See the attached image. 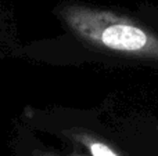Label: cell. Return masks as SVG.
<instances>
[{"instance_id":"cell-2","label":"cell","mask_w":158,"mask_h":156,"mask_svg":"<svg viewBox=\"0 0 158 156\" xmlns=\"http://www.w3.org/2000/svg\"><path fill=\"white\" fill-rule=\"evenodd\" d=\"M18 119L89 156H158V118H121L100 108L25 105Z\"/></svg>"},{"instance_id":"cell-4","label":"cell","mask_w":158,"mask_h":156,"mask_svg":"<svg viewBox=\"0 0 158 156\" xmlns=\"http://www.w3.org/2000/svg\"><path fill=\"white\" fill-rule=\"evenodd\" d=\"M15 33L14 28L11 26L10 21L0 10V64L7 57H13V51L17 47Z\"/></svg>"},{"instance_id":"cell-3","label":"cell","mask_w":158,"mask_h":156,"mask_svg":"<svg viewBox=\"0 0 158 156\" xmlns=\"http://www.w3.org/2000/svg\"><path fill=\"white\" fill-rule=\"evenodd\" d=\"M11 148L13 156H89L83 149L69 144L57 146L47 142L40 133L31 129L19 119L14 126Z\"/></svg>"},{"instance_id":"cell-1","label":"cell","mask_w":158,"mask_h":156,"mask_svg":"<svg viewBox=\"0 0 158 156\" xmlns=\"http://www.w3.org/2000/svg\"><path fill=\"white\" fill-rule=\"evenodd\" d=\"M56 36L17 44L13 57L52 66L87 64L158 72V10L64 2L53 11Z\"/></svg>"}]
</instances>
